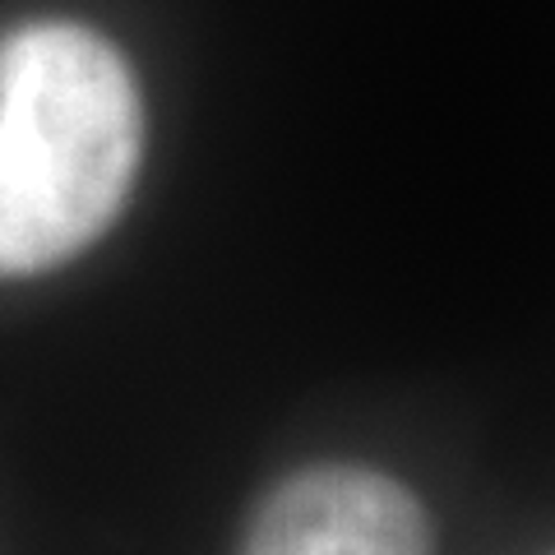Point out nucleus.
<instances>
[{"label": "nucleus", "mask_w": 555, "mask_h": 555, "mask_svg": "<svg viewBox=\"0 0 555 555\" xmlns=\"http://www.w3.org/2000/svg\"><path fill=\"white\" fill-rule=\"evenodd\" d=\"M144 112L120 51L79 24L0 42V278L93 246L130 199Z\"/></svg>", "instance_id": "f257e3e1"}, {"label": "nucleus", "mask_w": 555, "mask_h": 555, "mask_svg": "<svg viewBox=\"0 0 555 555\" xmlns=\"http://www.w3.org/2000/svg\"><path fill=\"white\" fill-rule=\"evenodd\" d=\"M241 555H430V518L403 481L320 463L264 495Z\"/></svg>", "instance_id": "f03ea898"}]
</instances>
